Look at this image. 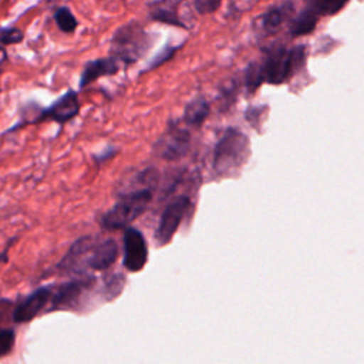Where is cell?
<instances>
[{"label":"cell","instance_id":"9","mask_svg":"<svg viewBox=\"0 0 364 364\" xmlns=\"http://www.w3.org/2000/svg\"><path fill=\"white\" fill-rule=\"evenodd\" d=\"M53 287L41 286L27 296L21 297L11 310V320L17 324L30 323L34 320L40 313H46L47 306L51 301Z\"/></svg>","mask_w":364,"mask_h":364},{"label":"cell","instance_id":"2","mask_svg":"<svg viewBox=\"0 0 364 364\" xmlns=\"http://www.w3.org/2000/svg\"><path fill=\"white\" fill-rule=\"evenodd\" d=\"M119 247L115 239L87 235L78 237L57 263L60 274L87 276L91 272H107L118 259Z\"/></svg>","mask_w":364,"mask_h":364},{"label":"cell","instance_id":"6","mask_svg":"<svg viewBox=\"0 0 364 364\" xmlns=\"http://www.w3.org/2000/svg\"><path fill=\"white\" fill-rule=\"evenodd\" d=\"M247 139L236 129H228L215 146L213 169L219 175H226L239 168L245 161Z\"/></svg>","mask_w":364,"mask_h":364},{"label":"cell","instance_id":"12","mask_svg":"<svg viewBox=\"0 0 364 364\" xmlns=\"http://www.w3.org/2000/svg\"><path fill=\"white\" fill-rule=\"evenodd\" d=\"M185 0H149L146 3V14L151 21L179 27L183 30L189 28V24L182 20L181 4Z\"/></svg>","mask_w":364,"mask_h":364},{"label":"cell","instance_id":"19","mask_svg":"<svg viewBox=\"0 0 364 364\" xmlns=\"http://www.w3.org/2000/svg\"><path fill=\"white\" fill-rule=\"evenodd\" d=\"M310 10H313L318 17H328L340 13L350 0H306Z\"/></svg>","mask_w":364,"mask_h":364},{"label":"cell","instance_id":"3","mask_svg":"<svg viewBox=\"0 0 364 364\" xmlns=\"http://www.w3.org/2000/svg\"><path fill=\"white\" fill-rule=\"evenodd\" d=\"M154 34L139 20H128L115 28L109 38V54L124 67L138 63L154 46Z\"/></svg>","mask_w":364,"mask_h":364},{"label":"cell","instance_id":"18","mask_svg":"<svg viewBox=\"0 0 364 364\" xmlns=\"http://www.w3.org/2000/svg\"><path fill=\"white\" fill-rule=\"evenodd\" d=\"M53 20L64 34H73L78 27V20L68 6H58L53 13Z\"/></svg>","mask_w":364,"mask_h":364},{"label":"cell","instance_id":"11","mask_svg":"<svg viewBox=\"0 0 364 364\" xmlns=\"http://www.w3.org/2000/svg\"><path fill=\"white\" fill-rule=\"evenodd\" d=\"M80 112V100L78 94L74 90H68L64 95H61L58 100H55L50 107L40 111L38 115L28 121L27 124H38L44 121H53L58 122L60 125H64L65 122L75 118Z\"/></svg>","mask_w":364,"mask_h":364},{"label":"cell","instance_id":"10","mask_svg":"<svg viewBox=\"0 0 364 364\" xmlns=\"http://www.w3.org/2000/svg\"><path fill=\"white\" fill-rule=\"evenodd\" d=\"M189 142L191 135L188 129L179 124H168L165 134L155 144V151L166 161H176L186 155Z\"/></svg>","mask_w":364,"mask_h":364},{"label":"cell","instance_id":"14","mask_svg":"<svg viewBox=\"0 0 364 364\" xmlns=\"http://www.w3.org/2000/svg\"><path fill=\"white\" fill-rule=\"evenodd\" d=\"M293 11H294V6L291 1H283L280 4H274L269 7L259 17L262 31H264L266 34H272L277 31L284 24V21L293 17Z\"/></svg>","mask_w":364,"mask_h":364},{"label":"cell","instance_id":"15","mask_svg":"<svg viewBox=\"0 0 364 364\" xmlns=\"http://www.w3.org/2000/svg\"><path fill=\"white\" fill-rule=\"evenodd\" d=\"M318 16L310 10L309 7L303 9L301 11H299L296 16H293L290 18V24H289V31L291 37H301L306 34H310L317 23H318Z\"/></svg>","mask_w":364,"mask_h":364},{"label":"cell","instance_id":"1","mask_svg":"<svg viewBox=\"0 0 364 364\" xmlns=\"http://www.w3.org/2000/svg\"><path fill=\"white\" fill-rule=\"evenodd\" d=\"M155 168H145L138 172L129 186L117 193V202L100 218V225L108 230H118L131 226L154 199V189L158 183Z\"/></svg>","mask_w":364,"mask_h":364},{"label":"cell","instance_id":"21","mask_svg":"<svg viewBox=\"0 0 364 364\" xmlns=\"http://www.w3.org/2000/svg\"><path fill=\"white\" fill-rule=\"evenodd\" d=\"M24 40V33L21 28L10 26V27H0V44L7 47L13 44H20Z\"/></svg>","mask_w":364,"mask_h":364},{"label":"cell","instance_id":"25","mask_svg":"<svg viewBox=\"0 0 364 364\" xmlns=\"http://www.w3.org/2000/svg\"><path fill=\"white\" fill-rule=\"evenodd\" d=\"M122 1H127V0H122Z\"/></svg>","mask_w":364,"mask_h":364},{"label":"cell","instance_id":"5","mask_svg":"<svg viewBox=\"0 0 364 364\" xmlns=\"http://www.w3.org/2000/svg\"><path fill=\"white\" fill-rule=\"evenodd\" d=\"M97 284V279L91 274L77 276L68 282H64L53 289L50 307L46 313L57 310H78L85 304V299L90 297L91 291Z\"/></svg>","mask_w":364,"mask_h":364},{"label":"cell","instance_id":"13","mask_svg":"<svg viewBox=\"0 0 364 364\" xmlns=\"http://www.w3.org/2000/svg\"><path fill=\"white\" fill-rule=\"evenodd\" d=\"M122 67L124 65L121 64V61L118 58H115L114 55H111V54L107 55V57L88 60L82 67L80 81H78V87L84 88V87L90 85L91 82H94L98 78L115 75Z\"/></svg>","mask_w":364,"mask_h":364},{"label":"cell","instance_id":"17","mask_svg":"<svg viewBox=\"0 0 364 364\" xmlns=\"http://www.w3.org/2000/svg\"><path fill=\"white\" fill-rule=\"evenodd\" d=\"M13 310L10 300H0V358L11 353L16 343V331L11 327H1V317Z\"/></svg>","mask_w":364,"mask_h":364},{"label":"cell","instance_id":"20","mask_svg":"<svg viewBox=\"0 0 364 364\" xmlns=\"http://www.w3.org/2000/svg\"><path fill=\"white\" fill-rule=\"evenodd\" d=\"M124 286H125L124 274L117 273V274L108 276V279L104 283V296H105V299L117 297L122 291Z\"/></svg>","mask_w":364,"mask_h":364},{"label":"cell","instance_id":"24","mask_svg":"<svg viewBox=\"0 0 364 364\" xmlns=\"http://www.w3.org/2000/svg\"><path fill=\"white\" fill-rule=\"evenodd\" d=\"M6 61H7V51H6V47L0 44V75L3 73V67H4Z\"/></svg>","mask_w":364,"mask_h":364},{"label":"cell","instance_id":"16","mask_svg":"<svg viewBox=\"0 0 364 364\" xmlns=\"http://www.w3.org/2000/svg\"><path fill=\"white\" fill-rule=\"evenodd\" d=\"M210 112V105L203 97L191 100L183 109V122L189 127H200Z\"/></svg>","mask_w":364,"mask_h":364},{"label":"cell","instance_id":"22","mask_svg":"<svg viewBox=\"0 0 364 364\" xmlns=\"http://www.w3.org/2000/svg\"><path fill=\"white\" fill-rule=\"evenodd\" d=\"M181 47H182V44H181V46H165V47L151 60V63H149V65H148L146 70H154V68L161 67L162 64H165L166 61H169V60L176 54V51H178Z\"/></svg>","mask_w":364,"mask_h":364},{"label":"cell","instance_id":"7","mask_svg":"<svg viewBox=\"0 0 364 364\" xmlns=\"http://www.w3.org/2000/svg\"><path fill=\"white\" fill-rule=\"evenodd\" d=\"M191 208H192V200L188 195L175 196L168 202V205L161 213V218L155 230V242L158 246H165L172 240L179 226L188 216Z\"/></svg>","mask_w":364,"mask_h":364},{"label":"cell","instance_id":"4","mask_svg":"<svg viewBox=\"0 0 364 364\" xmlns=\"http://www.w3.org/2000/svg\"><path fill=\"white\" fill-rule=\"evenodd\" d=\"M306 51L303 46L287 48L284 46L273 47L264 57L263 63L257 64L262 81L270 84H280L304 63Z\"/></svg>","mask_w":364,"mask_h":364},{"label":"cell","instance_id":"23","mask_svg":"<svg viewBox=\"0 0 364 364\" xmlns=\"http://www.w3.org/2000/svg\"><path fill=\"white\" fill-rule=\"evenodd\" d=\"M191 1L196 14L208 16V14L216 13L220 9L223 0H191Z\"/></svg>","mask_w":364,"mask_h":364},{"label":"cell","instance_id":"8","mask_svg":"<svg viewBox=\"0 0 364 364\" xmlns=\"http://www.w3.org/2000/svg\"><path fill=\"white\" fill-rule=\"evenodd\" d=\"M148 262V243L141 230L128 226L122 235V266L129 273L141 272Z\"/></svg>","mask_w":364,"mask_h":364}]
</instances>
